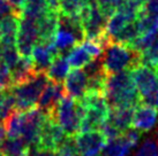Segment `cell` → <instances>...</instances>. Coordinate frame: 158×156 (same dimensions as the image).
Instances as JSON below:
<instances>
[{
    "label": "cell",
    "mask_w": 158,
    "mask_h": 156,
    "mask_svg": "<svg viewBox=\"0 0 158 156\" xmlns=\"http://www.w3.org/2000/svg\"><path fill=\"white\" fill-rule=\"evenodd\" d=\"M104 96L111 107H136L141 96L136 90L129 70L109 75L106 78Z\"/></svg>",
    "instance_id": "cell-1"
},
{
    "label": "cell",
    "mask_w": 158,
    "mask_h": 156,
    "mask_svg": "<svg viewBox=\"0 0 158 156\" xmlns=\"http://www.w3.org/2000/svg\"><path fill=\"white\" fill-rule=\"evenodd\" d=\"M103 69L107 75L134 69L141 63V53L127 45L109 43L102 54Z\"/></svg>",
    "instance_id": "cell-2"
},
{
    "label": "cell",
    "mask_w": 158,
    "mask_h": 156,
    "mask_svg": "<svg viewBox=\"0 0 158 156\" xmlns=\"http://www.w3.org/2000/svg\"><path fill=\"white\" fill-rule=\"evenodd\" d=\"M68 137H75L80 132L81 119L84 115V107L79 100L64 96L54 108L48 113Z\"/></svg>",
    "instance_id": "cell-3"
},
{
    "label": "cell",
    "mask_w": 158,
    "mask_h": 156,
    "mask_svg": "<svg viewBox=\"0 0 158 156\" xmlns=\"http://www.w3.org/2000/svg\"><path fill=\"white\" fill-rule=\"evenodd\" d=\"M79 18L83 29L84 39L97 40L105 48L110 43L105 33L107 18L98 7L96 0H89Z\"/></svg>",
    "instance_id": "cell-4"
},
{
    "label": "cell",
    "mask_w": 158,
    "mask_h": 156,
    "mask_svg": "<svg viewBox=\"0 0 158 156\" xmlns=\"http://www.w3.org/2000/svg\"><path fill=\"white\" fill-rule=\"evenodd\" d=\"M48 82V78L46 75L37 74V76L30 82L21 85H13L9 91L13 93L15 98V109L20 111H27L36 107L40 93L44 90Z\"/></svg>",
    "instance_id": "cell-5"
},
{
    "label": "cell",
    "mask_w": 158,
    "mask_h": 156,
    "mask_svg": "<svg viewBox=\"0 0 158 156\" xmlns=\"http://www.w3.org/2000/svg\"><path fill=\"white\" fill-rule=\"evenodd\" d=\"M66 137V133L64 132L61 126L52 117L45 114L43 122L40 124L37 142L34 147H36L38 150H48L54 153L57 147L64 141Z\"/></svg>",
    "instance_id": "cell-6"
},
{
    "label": "cell",
    "mask_w": 158,
    "mask_h": 156,
    "mask_svg": "<svg viewBox=\"0 0 158 156\" xmlns=\"http://www.w3.org/2000/svg\"><path fill=\"white\" fill-rule=\"evenodd\" d=\"M38 41L37 20L20 15L15 47L21 57H30L31 51Z\"/></svg>",
    "instance_id": "cell-7"
},
{
    "label": "cell",
    "mask_w": 158,
    "mask_h": 156,
    "mask_svg": "<svg viewBox=\"0 0 158 156\" xmlns=\"http://www.w3.org/2000/svg\"><path fill=\"white\" fill-rule=\"evenodd\" d=\"M131 74L136 90L141 96V101L158 88V78L154 68L140 63L131 70Z\"/></svg>",
    "instance_id": "cell-8"
},
{
    "label": "cell",
    "mask_w": 158,
    "mask_h": 156,
    "mask_svg": "<svg viewBox=\"0 0 158 156\" xmlns=\"http://www.w3.org/2000/svg\"><path fill=\"white\" fill-rule=\"evenodd\" d=\"M80 156H97L105 147L107 139L99 130L79 132L74 137Z\"/></svg>",
    "instance_id": "cell-9"
},
{
    "label": "cell",
    "mask_w": 158,
    "mask_h": 156,
    "mask_svg": "<svg viewBox=\"0 0 158 156\" xmlns=\"http://www.w3.org/2000/svg\"><path fill=\"white\" fill-rule=\"evenodd\" d=\"M44 116L45 114L37 106L27 111H23L22 132H21L20 138L26 142L28 147L35 146L37 142L40 124L43 122Z\"/></svg>",
    "instance_id": "cell-10"
},
{
    "label": "cell",
    "mask_w": 158,
    "mask_h": 156,
    "mask_svg": "<svg viewBox=\"0 0 158 156\" xmlns=\"http://www.w3.org/2000/svg\"><path fill=\"white\" fill-rule=\"evenodd\" d=\"M58 55V49L54 46V41L42 43L37 41L31 51V62L34 69L37 74H45L48 72L50 65Z\"/></svg>",
    "instance_id": "cell-11"
},
{
    "label": "cell",
    "mask_w": 158,
    "mask_h": 156,
    "mask_svg": "<svg viewBox=\"0 0 158 156\" xmlns=\"http://www.w3.org/2000/svg\"><path fill=\"white\" fill-rule=\"evenodd\" d=\"M158 122V108L141 102L134 109L132 127L140 132H149Z\"/></svg>",
    "instance_id": "cell-12"
},
{
    "label": "cell",
    "mask_w": 158,
    "mask_h": 156,
    "mask_svg": "<svg viewBox=\"0 0 158 156\" xmlns=\"http://www.w3.org/2000/svg\"><path fill=\"white\" fill-rule=\"evenodd\" d=\"M64 96H66L64 84L48 80V84L45 85L44 90L40 93V99L37 101L36 106L44 114H48L57 106L59 100Z\"/></svg>",
    "instance_id": "cell-13"
},
{
    "label": "cell",
    "mask_w": 158,
    "mask_h": 156,
    "mask_svg": "<svg viewBox=\"0 0 158 156\" xmlns=\"http://www.w3.org/2000/svg\"><path fill=\"white\" fill-rule=\"evenodd\" d=\"M62 84L66 96L75 100H80L87 92L88 76L84 72V70L73 69L68 72Z\"/></svg>",
    "instance_id": "cell-14"
},
{
    "label": "cell",
    "mask_w": 158,
    "mask_h": 156,
    "mask_svg": "<svg viewBox=\"0 0 158 156\" xmlns=\"http://www.w3.org/2000/svg\"><path fill=\"white\" fill-rule=\"evenodd\" d=\"M58 24H59V13L58 10L50 8L44 15H42L37 20L38 41L42 43L53 41L54 36L58 31Z\"/></svg>",
    "instance_id": "cell-15"
},
{
    "label": "cell",
    "mask_w": 158,
    "mask_h": 156,
    "mask_svg": "<svg viewBox=\"0 0 158 156\" xmlns=\"http://www.w3.org/2000/svg\"><path fill=\"white\" fill-rule=\"evenodd\" d=\"M21 12L5 15L0 21V46H15Z\"/></svg>",
    "instance_id": "cell-16"
},
{
    "label": "cell",
    "mask_w": 158,
    "mask_h": 156,
    "mask_svg": "<svg viewBox=\"0 0 158 156\" xmlns=\"http://www.w3.org/2000/svg\"><path fill=\"white\" fill-rule=\"evenodd\" d=\"M135 107H111L107 121L123 135L132 127L133 115Z\"/></svg>",
    "instance_id": "cell-17"
},
{
    "label": "cell",
    "mask_w": 158,
    "mask_h": 156,
    "mask_svg": "<svg viewBox=\"0 0 158 156\" xmlns=\"http://www.w3.org/2000/svg\"><path fill=\"white\" fill-rule=\"evenodd\" d=\"M136 16L127 13V12H125L123 9H115V12L107 18V22H106L105 33L107 39H109V41L111 43V40L118 35L128 23L133 22Z\"/></svg>",
    "instance_id": "cell-18"
},
{
    "label": "cell",
    "mask_w": 158,
    "mask_h": 156,
    "mask_svg": "<svg viewBox=\"0 0 158 156\" xmlns=\"http://www.w3.org/2000/svg\"><path fill=\"white\" fill-rule=\"evenodd\" d=\"M10 71V77L13 85H21L30 82L37 76V72L34 69V65L30 57H21Z\"/></svg>",
    "instance_id": "cell-19"
},
{
    "label": "cell",
    "mask_w": 158,
    "mask_h": 156,
    "mask_svg": "<svg viewBox=\"0 0 158 156\" xmlns=\"http://www.w3.org/2000/svg\"><path fill=\"white\" fill-rule=\"evenodd\" d=\"M69 67L70 65L66 57L57 55L46 72L48 80H52L54 83H64L65 78L69 72Z\"/></svg>",
    "instance_id": "cell-20"
},
{
    "label": "cell",
    "mask_w": 158,
    "mask_h": 156,
    "mask_svg": "<svg viewBox=\"0 0 158 156\" xmlns=\"http://www.w3.org/2000/svg\"><path fill=\"white\" fill-rule=\"evenodd\" d=\"M23 124V111L14 109L12 113L2 121L5 135L8 138H20L22 132Z\"/></svg>",
    "instance_id": "cell-21"
},
{
    "label": "cell",
    "mask_w": 158,
    "mask_h": 156,
    "mask_svg": "<svg viewBox=\"0 0 158 156\" xmlns=\"http://www.w3.org/2000/svg\"><path fill=\"white\" fill-rule=\"evenodd\" d=\"M133 149L123 135L112 140H107L105 147L103 148L102 154L104 156H127Z\"/></svg>",
    "instance_id": "cell-22"
},
{
    "label": "cell",
    "mask_w": 158,
    "mask_h": 156,
    "mask_svg": "<svg viewBox=\"0 0 158 156\" xmlns=\"http://www.w3.org/2000/svg\"><path fill=\"white\" fill-rule=\"evenodd\" d=\"M4 156H29V147L21 138L5 139L0 145Z\"/></svg>",
    "instance_id": "cell-23"
},
{
    "label": "cell",
    "mask_w": 158,
    "mask_h": 156,
    "mask_svg": "<svg viewBox=\"0 0 158 156\" xmlns=\"http://www.w3.org/2000/svg\"><path fill=\"white\" fill-rule=\"evenodd\" d=\"M48 9L50 6L46 0H24L22 7L20 9L21 10L20 15L38 20Z\"/></svg>",
    "instance_id": "cell-24"
},
{
    "label": "cell",
    "mask_w": 158,
    "mask_h": 156,
    "mask_svg": "<svg viewBox=\"0 0 158 156\" xmlns=\"http://www.w3.org/2000/svg\"><path fill=\"white\" fill-rule=\"evenodd\" d=\"M67 60L70 67H73L74 69H81V68H84L88 63H90L94 60V57L80 44H76L68 53Z\"/></svg>",
    "instance_id": "cell-25"
},
{
    "label": "cell",
    "mask_w": 158,
    "mask_h": 156,
    "mask_svg": "<svg viewBox=\"0 0 158 156\" xmlns=\"http://www.w3.org/2000/svg\"><path fill=\"white\" fill-rule=\"evenodd\" d=\"M140 29L137 26V23H136V18L133 22L128 23L127 25L123 28V30L119 32L118 35L115 36L111 43H118V44H123V45H127V46H131L134 40H135L139 36H140Z\"/></svg>",
    "instance_id": "cell-26"
},
{
    "label": "cell",
    "mask_w": 158,
    "mask_h": 156,
    "mask_svg": "<svg viewBox=\"0 0 158 156\" xmlns=\"http://www.w3.org/2000/svg\"><path fill=\"white\" fill-rule=\"evenodd\" d=\"M89 0H59L57 10L61 15L79 16Z\"/></svg>",
    "instance_id": "cell-27"
},
{
    "label": "cell",
    "mask_w": 158,
    "mask_h": 156,
    "mask_svg": "<svg viewBox=\"0 0 158 156\" xmlns=\"http://www.w3.org/2000/svg\"><path fill=\"white\" fill-rule=\"evenodd\" d=\"M136 23L140 29V33H157L158 35V16L151 15L143 12L141 9L137 18Z\"/></svg>",
    "instance_id": "cell-28"
},
{
    "label": "cell",
    "mask_w": 158,
    "mask_h": 156,
    "mask_svg": "<svg viewBox=\"0 0 158 156\" xmlns=\"http://www.w3.org/2000/svg\"><path fill=\"white\" fill-rule=\"evenodd\" d=\"M54 154L56 156H80L79 148H77L74 137L67 135L64 139V141L54 150Z\"/></svg>",
    "instance_id": "cell-29"
},
{
    "label": "cell",
    "mask_w": 158,
    "mask_h": 156,
    "mask_svg": "<svg viewBox=\"0 0 158 156\" xmlns=\"http://www.w3.org/2000/svg\"><path fill=\"white\" fill-rule=\"evenodd\" d=\"M0 52H1V60L9 70L21 59L15 46H0Z\"/></svg>",
    "instance_id": "cell-30"
},
{
    "label": "cell",
    "mask_w": 158,
    "mask_h": 156,
    "mask_svg": "<svg viewBox=\"0 0 158 156\" xmlns=\"http://www.w3.org/2000/svg\"><path fill=\"white\" fill-rule=\"evenodd\" d=\"M141 64L149 65L154 69L158 67V40H156L148 49L141 53Z\"/></svg>",
    "instance_id": "cell-31"
},
{
    "label": "cell",
    "mask_w": 158,
    "mask_h": 156,
    "mask_svg": "<svg viewBox=\"0 0 158 156\" xmlns=\"http://www.w3.org/2000/svg\"><path fill=\"white\" fill-rule=\"evenodd\" d=\"M135 156H158V143L152 139H147L141 145Z\"/></svg>",
    "instance_id": "cell-32"
},
{
    "label": "cell",
    "mask_w": 158,
    "mask_h": 156,
    "mask_svg": "<svg viewBox=\"0 0 158 156\" xmlns=\"http://www.w3.org/2000/svg\"><path fill=\"white\" fill-rule=\"evenodd\" d=\"M96 2L104 15L109 18L115 12V9L121 5L123 0H96Z\"/></svg>",
    "instance_id": "cell-33"
},
{
    "label": "cell",
    "mask_w": 158,
    "mask_h": 156,
    "mask_svg": "<svg viewBox=\"0 0 158 156\" xmlns=\"http://www.w3.org/2000/svg\"><path fill=\"white\" fill-rule=\"evenodd\" d=\"M12 86H13V82L10 77V71L4 62H1L0 63V90L7 91Z\"/></svg>",
    "instance_id": "cell-34"
},
{
    "label": "cell",
    "mask_w": 158,
    "mask_h": 156,
    "mask_svg": "<svg viewBox=\"0 0 158 156\" xmlns=\"http://www.w3.org/2000/svg\"><path fill=\"white\" fill-rule=\"evenodd\" d=\"M142 10L148 14L158 16V0H148V1L143 5Z\"/></svg>",
    "instance_id": "cell-35"
},
{
    "label": "cell",
    "mask_w": 158,
    "mask_h": 156,
    "mask_svg": "<svg viewBox=\"0 0 158 156\" xmlns=\"http://www.w3.org/2000/svg\"><path fill=\"white\" fill-rule=\"evenodd\" d=\"M141 102L147 104H150V106H154L156 108H158V88L156 91H154L151 94H149L148 96H145L144 99H142Z\"/></svg>",
    "instance_id": "cell-36"
},
{
    "label": "cell",
    "mask_w": 158,
    "mask_h": 156,
    "mask_svg": "<svg viewBox=\"0 0 158 156\" xmlns=\"http://www.w3.org/2000/svg\"><path fill=\"white\" fill-rule=\"evenodd\" d=\"M29 156H56V154L48 150H38L36 147H29Z\"/></svg>",
    "instance_id": "cell-37"
},
{
    "label": "cell",
    "mask_w": 158,
    "mask_h": 156,
    "mask_svg": "<svg viewBox=\"0 0 158 156\" xmlns=\"http://www.w3.org/2000/svg\"><path fill=\"white\" fill-rule=\"evenodd\" d=\"M46 1H48V6H50V8L54 9V10H57L58 2H59V0H46Z\"/></svg>",
    "instance_id": "cell-38"
},
{
    "label": "cell",
    "mask_w": 158,
    "mask_h": 156,
    "mask_svg": "<svg viewBox=\"0 0 158 156\" xmlns=\"http://www.w3.org/2000/svg\"><path fill=\"white\" fill-rule=\"evenodd\" d=\"M5 130H4V125H2V123L0 122V145H1V142L5 140Z\"/></svg>",
    "instance_id": "cell-39"
},
{
    "label": "cell",
    "mask_w": 158,
    "mask_h": 156,
    "mask_svg": "<svg viewBox=\"0 0 158 156\" xmlns=\"http://www.w3.org/2000/svg\"><path fill=\"white\" fill-rule=\"evenodd\" d=\"M4 96H5V91L0 90V103H1V101H2V99H4Z\"/></svg>",
    "instance_id": "cell-40"
},
{
    "label": "cell",
    "mask_w": 158,
    "mask_h": 156,
    "mask_svg": "<svg viewBox=\"0 0 158 156\" xmlns=\"http://www.w3.org/2000/svg\"><path fill=\"white\" fill-rule=\"evenodd\" d=\"M137 1H140V2H141V4H142V5H144L145 2L148 1V0H137Z\"/></svg>",
    "instance_id": "cell-41"
},
{
    "label": "cell",
    "mask_w": 158,
    "mask_h": 156,
    "mask_svg": "<svg viewBox=\"0 0 158 156\" xmlns=\"http://www.w3.org/2000/svg\"><path fill=\"white\" fill-rule=\"evenodd\" d=\"M155 70H156V75H157V78H158V67H157V68H156Z\"/></svg>",
    "instance_id": "cell-42"
},
{
    "label": "cell",
    "mask_w": 158,
    "mask_h": 156,
    "mask_svg": "<svg viewBox=\"0 0 158 156\" xmlns=\"http://www.w3.org/2000/svg\"><path fill=\"white\" fill-rule=\"evenodd\" d=\"M0 156H4L2 155V153H1V150H0Z\"/></svg>",
    "instance_id": "cell-43"
},
{
    "label": "cell",
    "mask_w": 158,
    "mask_h": 156,
    "mask_svg": "<svg viewBox=\"0 0 158 156\" xmlns=\"http://www.w3.org/2000/svg\"><path fill=\"white\" fill-rule=\"evenodd\" d=\"M97 156H104V155H103V154H102V153H101V154H99V155H97Z\"/></svg>",
    "instance_id": "cell-44"
},
{
    "label": "cell",
    "mask_w": 158,
    "mask_h": 156,
    "mask_svg": "<svg viewBox=\"0 0 158 156\" xmlns=\"http://www.w3.org/2000/svg\"><path fill=\"white\" fill-rule=\"evenodd\" d=\"M157 141H158V131H157Z\"/></svg>",
    "instance_id": "cell-45"
},
{
    "label": "cell",
    "mask_w": 158,
    "mask_h": 156,
    "mask_svg": "<svg viewBox=\"0 0 158 156\" xmlns=\"http://www.w3.org/2000/svg\"><path fill=\"white\" fill-rule=\"evenodd\" d=\"M157 38H158V35H157Z\"/></svg>",
    "instance_id": "cell-46"
},
{
    "label": "cell",
    "mask_w": 158,
    "mask_h": 156,
    "mask_svg": "<svg viewBox=\"0 0 158 156\" xmlns=\"http://www.w3.org/2000/svg\"><path fill=\"white\" fill-rule=\"evenodd\" d=\"M0 21H1V18H0Z\"/></svg>",
    "instance_id": "cell-47"
},
{
    "label": "cell",
    "mask_w": 158,
    "mask_h": 156,
    "mask_svg": "<svg viewBox=\"0 0 158 156\" xmlns=\"http://www.w3.org/2000/svg\"><path fill=\"white\" fill-rule=\"evenodd\" d=\"M0 1H1V0H0Z\"/></svg>",
    "instance_id": "cell-48"
}]
</instances>
